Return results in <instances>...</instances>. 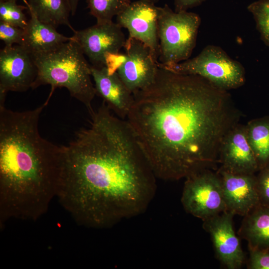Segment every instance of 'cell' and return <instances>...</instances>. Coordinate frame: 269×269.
<instances>
[{"label": "cell", "instance_id": "12", "mask_svg": "<svg viewBox=\"0 0 269 269\" xmlns=\"http://www.w3.org/2000/svg\"><path fill=\"white\" fill-rule=\"evenodd\" d=\"M234 215L225 211L203 221L204 228L210 234L217 256L229 269L240 268L245 257L233 226Z\"/></svg>", "mask_w": 269, "mask_h": 269}, {"label": "cell", "instance_id": "18", "mask_svg": "<svg viewBox=\"0 0 269 269\" xmlns=\"http://www.w3.org/2000/svg\"><path fill=\"white\" fill-rule=\"evenodd\" d=\"M41 22L57 28L60 25L68 26L73 32L69 17L71 9L68 0H22Z\"/></svg>", "mask_w": 269, "mask_h": 269}, {"label": "cell", "instance_id": "3", "mask_svg": "<svg viewBox=\"0 0 269 269\" xmlns=\"http://www.w3.org/2000/svg\"><path fill=\"white\" fill-rule=\"evenodd\" d=\"M47 104L22 112L0 105L1 228L11 219L37 220L57 196L64 146L39 134V117Z\"/></svg>", "mask_w": 269, "mask_h": 269}, {"label": "cell", "instance_id": "14", "mask_svg": "<svg viewBox=\"0 0 269 269\" xmlns=\"http://www.w3.org/2000/svg\"><path fill=\"white\" fill-rule=\"evenodd\" d=\"M219 163V169L232 173L254 174L259 170L245 126L238 124L226 135L220 148Z\"/></svg>", "mask_w": 269, "mask_h": 269}, {"label": "cell", "instance_id": "21", "mask_svg": "<svg viewBox=\"0 0 269 269\" xmlns=\"http://www.w3.org/2000/svg\"><path fill=\"white\" fill-rule=\"evenodd\" d=\"M247 9L254 17L261 39L269 47V0L255 1Z\"/></svg>", "mask_w": 269, "mask_h": 269}, {"label": "cell", "instance_id": "10", "mask_svg": "<svg viewBox=\"0 0 269 269\" xmlns=\"http://www.w3.org/2000/svg\"><path fill=\"white\" fill-rule=\"evenodd\" d=\"M126 59L117 71L128 89L135 94L150 85L158 69V57L142 42L128 37L124 47Z\"/></svg>", "mask_w": 269, "mask_h": 269}, {"label": "cell", "instance_id": "22", "mask_svg": "<svg viewBox=\"0 0 269 269\" xmlns=\"http://www.w3.org/2000/svg\"><path fill=\"white\" fill-rule=\"evenodd\" d=\"M27 7L17 4L16 0L0 1V21L24 29L27 25L24 9Z\"/></svg>", "mask_w": 269, "mask_h": 269}, {"label": "cell", "instance_id": "9", "mask_svg": "<svg viewBox=\"0 0 269 269\" xmlns=\"http://www.w3.org/2000/svg\"><path fill=\"white\" fill-rule=\"evenodd\" d=\"M122 27L113 21L75 30L72 37L81 48L92 66L106 67L108 55L117 54L124 47L127 39Z\"/></svg>", "mask_w": 269, "mask_h": 269}, {"label": "cell", "instance_id": "1", "mask_svg": "<svg viewBox=\"0 0 269 269\" xmlns=\"http://www.w3.org/2000/svg\"><path fill=\"white\" fill-rule=\"evenodd\" d=\"M134 95L126 121L156 178L179 180L214 168L239 111L227 90L195 75L158 66Z\"/></svg>", "mask_w": 269, "mask_h": 269}, {"label": "cell", "instance_id": "28", "mask_svg": "<svg viewBox=\"0 0 269 269\" xmlns=\"http://www.w3.org/2000/svg\"><path fill=\"white\" fill-rule=\"evenodd\" d=\"M145 0L146 1L152 3L154 4L159 1V0Z\"/></svg>", "mask_w": 269, "mask_h": 269}, {"label": "cell", "instance_id": "26", "mask_svg": "<svg viewBox=\"0 0 269 269\" xmlns=\"http://www.w3.org/2000/svg\"><path fill=\"white\" fill-rule=\"evenodd\" d=\"M206 0H174V11H187L189 8L197 6Z\"/></svg>", "mask_w": 269, "mask_h": 269}, {"label": "cell", "instance_id": "29", "mask_svg": "<svg viewBox=\"0 0 269 269\" xmlns=\"http://www.w3.org/2000/svg\"><path fill=\"white\" fill-rule=\"evenodd\" d=\"M3 0H0V1H3Z\"/></svg>", "mask_w": 269, "mask_h": 269}, {"label": "cell", "instance_id": "27", "mask_svg": "<svg viewBox=\"0 0 269 269\" xmlns=\"http://www.w3.org/2000/svg\"><path fill=\"white\" fill-rule=\"evenodd\" d=\"M70 9H71V14L74 15L77 10V8L78 5V2L79 0H68Z\"/></svg>", "mask_w": 269, "mask_h": 269}, {"label": "cell", "instance_id": "7", "mask_svg": "<svg viewBox=\"0 0 269 269\" xmlns=\"http://www.w3.org/2000/svg\"><path fill=\"white\" fill-rule=\"evenodd\" d=\"M181 201L185 210L203 221L226 211L221 180L206 169L186 178Z\"/></svg>", "mask_w": 269, "mask_h": 269}, {"label": "cell", "instance_id": "17", "mask_svg": "<svg viewBox=\"0 0 269 269\" xmlns=\"http://www.w3.org/2000/svg\"><path fill=\"white\" fill-rule=\"evenodd\" d=\"M239 234L250 250L269 251V205L260 204L245 216Z\"/></svg>", "mask_w": 269, "mask_h": 269}, {"label": "cell", "instance_id": "19", "mask_svg": "<svg viewBox=\"0 0 269 269\" xmlns=\"http://www.w3.org/2000/svg\"><path fill=\"white\" fill-rule=\"evenodd\" d=\"M245 127L260 169L269 164V116L251 120Z\"/></svg>", "mask_w": 269, "mask_h": 269}, {"label": "cell", "instance_id": "24", "mask_svg": "<svg viewBox=\"0 0 269 269\" xmlns=\"http://www.w3.org/2000/svg\"><path fill=\"white\" fill-rule=\"evenodd\" d=\"M259 170L256 180L260 204L269 205V164Z\"/></svg>", "mask_w": 269, "mask_h": 269}, {"label": "cell", "instance_id": "25", "mask_svg": "<svg viewBox=\"0 0 269 269\" xmlns=\"http://www.w3.org/2000/svg\"><path fill=\"white\" fill-rule=\"evenodd\" d=\"M249 268L269 269V252L267 250H250Z\"/></svg>", "mask_w": 269, "mask_h": 269}, {"label": "cell", "instance_id": "20", "mask_svg": "<svg viewBox=\"0 0 269 269\" xmlns=\"http://www.w3.org/2000/svg\"><path fill=\"white\" fill-rule=\"evenodd\" d=\"M90 13L97 23L112 21L115 16L122 12L131 2V0H87Z\"/></svg>", "mask_w": 269, "mask_h": 269}, {"label": "cell", "instance_id": "8", "mask_svg": "<svg viewBox=\"0 0 269 269\" xmlns=\"http://www.w3.org/2000/svg\"><path fill=\"white\" fill-rule=\"evenodd\" d=\"M37 68L32 55L22 45L4 46L0 51V105L9 91L23 92L31 87Z\"/></svg>", "mask_w": 269, "mask_h": 269}, {"label": "cell", "instance_id": "5", "mask_svg": "<svg viewBox=\"0 0 269 269\" xmlns=\"http://www.w3.org/2000/svg\"><path fill=\"white\" fill-rule=\"evenodd\" d=\"M201 18L187 11L160 7L157 21L158 65L167 66L189 59L196 46Z\"/></svg>", "mask_w": 269, "mask_h": 269}, {"label": "cell", "instance_id": "23", "mask_svg": "<svg viewBox=\"0 0 269 269\" xmlns=\"http://www.w3.org/2000/svg\"><path fill=\"white\" fill-rule=\"evenodd\" d=\"M24 29L0 21V39L4 46L22 45Z\"/></svg>", "mask_w": 269, "mask_h": 269}, {"label": "cell", "instance_id": "15", "mask_svg": "<svg viewBox=\"0 0 269 269\" xmlns=\"http://www.w3.org/2000/svg\"><path fill=\"white\" fill-rule=\"evenodd\" d=\"M96 95L103 99L118 117L126 120L134 101V95L117 72H110L107 67L91 65Z\"/></svg>", "mask_w": 269, "mask_h": 269}, {"label": "cell", "instance_id": "16", "mask_svg": "<svg viewBox=\"0 0 269 269\" xmlns=\"http://www.w3.org/2000/svg\"><path fill=\"white\" fill-rule=\"evenodd\" d=\"M27 10L30 19L24 29L21 45L31 55L49 52L72 39L58 32L55 27L41 22L28 7Z\"/></svg>", "mask_w": 269, "mask_h": 269}, {"label": "cell", "instance_id": "2", "mask_svg": "<svg viewBox=\"0 0 269 269\" xmlns=\"http://www.w3.org/2000/svg\"><path fill=\"white\" fill-rule=\"evenodd\" d=\"M90 115L88 127L64 146L57 197L77 224L111 228L146 210L156 177L126 120L104 102Z\"/></svg>", "mask_w": 269, "mask_h": 269}, {"label": "cell", "instance_id": "6", "mask_svg": "<svg viewBox=\"0 0 269 269\" xmlns=\"http://www.w3.org/2000/svg\"><path fill=\"white\" fill-rule=\"evenodd\" d=\"M158 66L178 74L199 76L227 91L242 86L246 81L243 66L220 47L213 45L206 46L192 59Z\"/></svg>", "mask_w": 269, "mask_h": 269}, {"label": "cell", "instance_id": "11", "mask_svg": "<svg viewBox=\"0 0 269 269\" xmlns=\"http://www.w3.org/2000/svg\"><path fill=\"white\" fill-rule=\"evenodd\" d=\"M160 7L145 0H138L131 2L116 16V22L127 29L129 37L142 42L158 58L157 21Z\"/></svg>", "mask_w": 269, "mask_h": 269}, {"label": "cell", "instance_id": "13", "mask_svg": "<svg viewBox=\"0 0 269 269\" xmlns=\"http://www.w3.org/2000/svg\"><path fill=\"white\" fill-rule=\"evenodd\" d=\"M226 211L245 216L260 204L254 174H235L219 169Z\"/></svg>", "mask_w": 269, "mask_h": 269}, {"label": "cell", "instance_id": "4", "mask_svg": "<svg viewBox=\"0 0 269 269\" xmlns=\"http://www.w3.org/2000/svg\"><path fill=\"white\" fill-rule=\"evenodd\" d=\"M32 56L37 74L32 89L50 85L51 92L46 101L48 102L57 88H65L86 107L90 114L93 112L92 103L96 92L91 79V65L72 38L52 51Z\"/></svg>", "mask_w": 269, "mask_h": 269}]
</instances>
